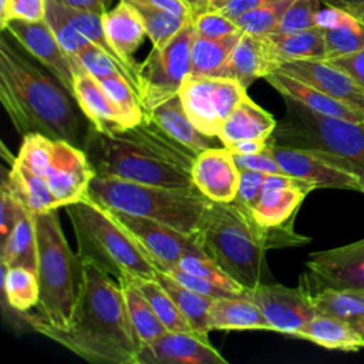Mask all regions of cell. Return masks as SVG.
<instances>
[{
    "mask_svg": "<svg viewBox=\"0 0 364 364\" xmlns=\"http://www.w3.org/2000/svg\"><path fill=\"white\" fill-rule=\"evenodd\" d=\"M30 327L78 357L102 364H138L141 340L129 318L119 282L88 262L71 323L58 328L38 314H27Z\"/></svg>",
    "mask_w": 364,
    "mask_h": 364,
    "instance_id": "1",
    "label": "cell"
},
{
    "mask_svg": "<svg viewBox=\"0 0 364 364\" xmlns=\"http://www.w3.org/2000/svg\"><path fill=\"white\" fill-rule=\"evenodd\" d=\"M82 149L100 176L179 189H198L192 166L198 154L168 135L151 117L129 128L90 127Z\"/></svg>",
    "mask_w": 364,
    "mask_h": 364,
    "instance_id": "2",
    "label": "cell"
},
{
    "mask_svg": "<svg viewBox=\"0 0 364 364\" xmlns=\"http://www.w3.org/2000/svg\"><path fill=\"white\" fill-rule=\"evenodd\" d=\"M0 101L21 136L40 132L82 148L91 122L73 92L27 60L4 31L0 38Z\"/></svg>",
    "mask_w": 364,
    "mask_h": 364,
    "instance_id": "3",
    "label": "cell"
},
{
    "mask_svg": "<svg viewBox=\"0 0 364 364\" xmlns=\"http://www.w3.org/2000/svg\"><path fill=\"white\" fill-rule=\"evenodd\" d=\"M294 219L273 228L262 226L252 212L232 202H212L195 242L245 289L264 283L266 250L301 246L311 237L293 229Z\"/></svg>",
    "mask_w": 364,
    "mask_h": 364,
    "instance_id": "4",
    "label": "cell"
},
{
    "mask_svg": "<svg viewBox=\"0 0 364 364\" xmlns=\"http://www.w3.org/2000/svg\"><path fill=\"white\" fill-rule=\"evenodd\" d=\"M87 195L107 209L144 216L195 237L213 200L199 189L141 183L94 175Z\"/></svg>",
    "mask_w": 364,
    "mask_h": 364,
    "instance_id": "5",
    "label": "cell"
},
{
    "mask_svg": "<svg viewBox=\"0 0 364 364\" xmlns=\"http://www.w3.org/2000/svg\"><path fill=\"white\" fill-rule=\"evenodd\" d=\"M81 262H88L119 280L155 279L158 269L145 250L88 195L65 206Z\"/></svg>",
    "mask_w": 364,
    "mask_h": 364,
    "instance_id": "6",
    "label": "cell"
},
{
    "mask_svg": "<svg viewBox=\"0 0 364 364\" xmlns=\"http://www.w3.org/2000/svg\"><path fill=\"white\" fill-rule=\"evenodd\" d=\"M286 115L270 136V142L304 149L354 175L364 189V122L323 115L301 102L283 97Z\"/></svg>",
    "mask_w": 364,
    "mask_h": 364,
    "instance_id": "7",
    "label": "cell"
},
{
    "mask_svg": "<svg viewBox=\"0 0 364 364\" xmlns=\"http://www.w3.org/2000/svg\"><path fill=\"white\" fill-rule=\"evenodd\" d=\"M37 236L38 316L54 327L71 323L82 280V262L67 243L57 209L33 213Z\"/></svg>",
    "mask_w": 364,
    "mask_h": 364,
    "instance_id": "8",
    "label": "cell"
},
{
    "mask_svg": "<svg viewBox=\"0 0 364 364\" xmlns=\"http://www.w3.org/2000/svg\"><path fill=\"white\" fill-rule=\"evenodd\" d=\"M16 159L47 179L60 208L85 196L95 175L82 148L40 132L23 135Z\"/></svg>",
    "mask_w": 364,
    "mask_h": 364,
    "instance_id": "9",
    "label": "cell"
},
{
    "mask_svg": "<svg viewBox=\"0 0 364 364\" xmlns=\"http://www.w3.org/2000/svg\"><path fill=\"white\" fill-rule=\"evenodd\" d=\"M195 38L192 20L162 48L152 51L138 67V98L145 112L178 95L191 73V46Z\"/></svg>",
    "mask_w": 364,
    "mask_h": 364,
    "instance_id": "10",
    "label": "cell"
},
{
    "mask_svg": "<svg viewBox=\"0 0 364 364\" xmlns=\"http://www.w3.org/2000/svg\"><path fill=\"white\" fill-rule=\"evenodd\" d=\"M246 90L232 78L188 74L178 95L192 124L200 132L218 136L228 117L247 97Z\"/></svg>",
    "mask_w": 364,
    "mask_h": 364,
    "instance_id": "11",
    "label": "cell"
},
{
    "mask_svg": "<svg viewBox=\"0 0 364 364\" xmlns=\"http://www.w3.org/2000/svg\"><path fill=\"white\" fill-rule=\"evenodd\" d=\"M114 219L132 235L161 272L176 267L186 255H205L193 237L152 219L108 209Z\"/></svg>",
    "mask_w": 364,
    "mask_h": 364,
    "instance_id": "12",
    "label": "cell"
},
{
    "mask_svg": "<svg viewBox=\"0 0 364 364\" xmlns=\"http://www.w3.org/2000/svg\"><path fill=\"white\" fill-rule=\"evenodd\" d=\"M245 297L253 300L273 331L297 337L309 321L318 314L311 301V293L303 283L299 287L262 283L255 289H246Z\"/></svg>",
    "mask_w": 364,
    "mask_h": 364,
    "instance_id": "13",
    "label": "cell"
},
{
    "mask_svg": "<svg viewBox=\"0 0 364 364\" xmlns=\"http://www.w3.org/2000/svg\"><path fill=\"white\" fill-rule=\"evenodd\" d=\"M4 33H9L16 43L40 61L67 90L73 92L74 77L82 70V65L61 47L46 20H10Z\"/></svg>",
    "mask_w": 364,
    "mask_h": 364,
    "instance_id": "14",
    "label": "cell"
},
{
    "mask_svg": "<svg viewBox=\"0 0 364 364\" xmlns=\"http://www.w3.org/2000/svg\"><path fill=\"white\" fill-rule=\"evenodd\" d=\"M316 290H364V239L336 249L310 253L307 262Z\"/></svg>",
    "mask_w": 364,
    "mask_h": 364,
    "instance_id": "15",
    "label": "cell"
},
{
    "mask_svg": "<svg viewBox=\"0 0 364 364\" xmlns=\"http://www.w3.org/2000/svg\"><path fill=\"white\" fill-rule=\"evenodd\" d=\"M267 149L272 152L286 175L299 178L304 182L314 185L316 188L347 189L364 193L358 178L331 165L330 162L324 161L313 152L280 146L270 142V139L267 144Z\"/></svg>",
    "mask_w": 364,
    "mask_h": 364,
    "instance_id": "16",
    "label": "cell"
},
{
    "mask_svg": "<svg viewBox=\"0 0 364 364\" xmlns=\"http://www.w3.org/2000/svg\"><path fill=\"white\" fill-rule=\"evenodd\" d=\"M226 358L196 333L166 331L144 344L138 353V364H226Z\"/></svg>",
    "mask_w": 364,
    "mask_h": 364,
    "instance_id": "17",
    "label": "cell"
},
{
    "mask_svg": "<svg viewBox=\"0 0 364 364\" xmlns=\"http://www.w3.org/2000/svg\"><path fill=\"white\" fill-rule=\"evenodd\" d=\"M274 71H280L300 80L364 114V91L351 80L350 75L327 60L284 61Z\"/></svg>",
    "mask_w": 364,
    "mask_h": 364,
    "instance_id": "18",
    "label": "cell"
},
{
    "mask_svg": "<svg viewBox=\"0 0 364 364\" xmlns=\"http://www.w3.org/2000/svg\"><path fill=\"white\" fill-rule=\"evenodd\" d=\"M314 185L284 173H267L262 193L252 209L253 218L264 228L294 219L304 198Z\"/></svg>",
    "mask_w": 364,
    "mask_h": 364,
    "instance_id": "19",
    "label": "cell"
},
{
    "mask_svg": "<svg viewBox=\"0 0 364 364\" xmlns=\"http://www.w3.org/2000/svg\"><path fill=\"white\" fill-rule=\"evenodd\" d=\"M192 179L195 186L210 200L232 202L237 193L240 169L226 146H213L195 158Z\"/></svg>",
    "mask_w": 364,
    "mask_h": 364,
    "instance_id": "20",
    "label": "cell"
},
{
    "mask_svg": "<svg viewBox=\"0 0 364 364\" xmlns=\"http://www.w3.org/2000/svg\"><path fill=\"white\" fill-rule=\"evenodd\" d=\"M102 26L109 44L117 51L124 65L128 68L134 81L135 91L138 94L139 64L134 61L132 55L146 36L138 10L128 0H119L117 6L102 14Z\"/></svg>",
    "mask_w": 364,
    "mask_h": 364,
    "instance_id": "21",
    "label": "cell"
},
{
    "mask_svg": "<svg viewBox=\"0 0 364 364\" xmlns=\"http://www.w3.org/2000/svg\"><path fill=\"white\" fill-rule=\"evenodd\" d=\"M273 71L274 64L267 53L263 37L242 31L240 38L216 75L232 78L247 88L256 80L264 78Z\"/></svg>",
    "mask_w": 364,
    "mask_h": 364,
    "instance_id": "22",
    "label": "cell"
},
{
    "mask_svg": "<svg viewBox=\"0 0 364 364\" xmlns=\"http://www.w3.org/2000/svg\"><path fill=\"white\" fill-rule=\"evenodd\" d=\"M264 80L283 97L293 98L301 102L304 107L314 112L344 118L354 122H364V114L350 108L348 105L340 102L338 100L318 91L317 88L296 80L280 71H273L264 77Z\"/></svg>",
    "mask_w": 364,
    "mask_h": 364,
    "instance_id": "23",
    "label": "cell"
},
{
    "mask_svg": "<svg viewBox=\"0 0 364 364\" xmlns=\"http://www.w3.org/2000/svg\"><path fill=\"white\" fill-rule=\"evenodd\" d=\"M73 94L94 128L100 131L125 128L119 111L111 102L98 80L84 68L74 77Z\"/></svg>",
    "mask_w": 364,
    "mask_h": 364,
    "instance_id": "24",
    "label": "cell"
},
{
    "mask_svg": "<svg viewBox=\"0 0 364 364\" xmlns=\"http://www.w3.org/2000/svg\"><path fill=\"white\" fill-rule=\"evenodd\" d=\"M262 37L274 70L291 60H326L324 34L317 26L297 33H269Z\"/></svg>",
    "mask_w": 364,
    "mask_h": 364,
    "instance_id": "25",
    "label": "cell"
},
{
    "mask_svg": "<svg viewBox=\"0 0 364 364\" xmlns=\"http://www.w3.org/2000/svg\"><path fill=\"white\" fill-rule=\"evenodd\" d=\"M145 114L151 117L168 135H171L173 139L192 149L198 155L209 148L219 146L216 144V139H219L218 136H209L200 132L192 124L183 109L179 95L166 100L165 102Z\"/></svg>",
    "mask_w": 364,
    "mask_h": 364,
    "instance_id": "26",
    "label": "cell"
},
{
    "mask_svg": "<svg viewBox=\"0 0 364 364\" xmlns=\"http://www.w3.org/2000/svg\"><path fill=\"white\" fill-rule=\"evenodd\" d=\"M276 125L273 115L247 95L228 117L218 136L223 146L239 139H270Z\"/></svg>",
    "mask_w": 364,
    "mask_h": 364,
    "instance_id": "27",
    "label": "cell"
},
{
    "mask_svg": "<svg viewBox=\"0 0 364 364\" xmlns=\"http://www.w3.org/2000/svg\"><path fill=\"white\" fill-rule=\"evenodd\" d=\"M209 327L210 330L273 331L259 306L245 296L213 299L209 307Z\"/></svg>",
    "mask_w": 364,
    "mask_h": 364,
    "instance_id": "28",
    "label": "cell"
},
{
    "mask_svg": "<svg viewBox=\"0 0 364 364\" xmlns=\"http://www.w3.org/2000/svg\"><path fill=\"white\" fill-rule=\"evenodd\" d=\"M310 293L318 314L338 318L364 336V290L324 287Z\"/></svg>",
    "mask_w": 364,
    "mask_h": 364,
    "instance_id": "29",
    "label": "cell"
},
{
    "mask_svg": "<svg viewBox=\"0 0 364 364\" xmlns=\"http://www.w3.org/2000/svg\"><path fill=\"white\" fill-rule=\"evenodd\" d=\"M297 337L328 350L358 351L364 348L363 334L350 324L324 314H316Z\"/></svg>",
    "mask_w": 364,
    "mask_h": 364,
    "instance_id": "30",
    "label": "cell"
},
{
    "mask_svg": "<svg viewBox=\"0 0 364 364\" xmlns=\"http://www.w3.org/2000/svg\"><path fill=\"white\" fill-rule=\"evenodd\" d=\"M7 181L13 188L14 193L21 200V203L31 213L60 208L58 200L50 191L47 179L31 171L28 166H26L16 158L11 162Z\"/></svg>",
    "mask_w": 364,
    "mask_h": 364,
    "instance_id": "31",
    "label": "cell"
},
{
    "mask_svg": "<svg viewBox=\"0 0 364 364\" xmlns=\"http://www.w3.org/2000/svg\"><path fill=\"white\" fill-rule=\"evenodd\" d=\"M1 262L9 267H27L37 273V236L34 215L24 210L1 243Z\"/></svg>",
    "mask_w": 364,
    "mask_h": 364,
    "instance_id": "32",
    "label": "cell"
},
{
    "mask_svg": "<svg viewBox=\"0 0 364 364\" xmlns=\"http://www.w3.org/2000/svg\"><path fill=\"white\" fill-rule=\"evenodd\" d=\"M155 280L159 282V284L166 290V293L171 296V299L175 301L183 317L191 324L192 330L208 338V334L210 330L209 327V307L213 301L212 297L199 294L179 282H176L173 277L166 274L165 272L158 270Z\"/></svg>",
    "mask_w": 364,
    "mask_h": 364,
    "instance_id": "33",
    "label": "cell"
},
{
    "mask_svg": "<svg viewBox=\"0 0 364 364\" xmlns=\"http://www.w3.org/2000/svg\"><path fill=\"white\" fill-rule=\"evenodd\" d=\"M1 290L9 306L18 313L38 306V277L27 267H9L1 262Z\"/></svg>",
    "mask_w": 364,
    "mask_h": 364,
    "instance_id": "34",
    "label": "cell"
},
{
    "mask_svg": "<svg viewBox=\"0 0 364 364\" xmlns=\"http://www.w3.org/2000/svg\"><path fill=\"white\" fill-rule=\"evenodd\" d=\"M242 31L222 37L208 38L196 36L191 46V73L192 75H216L226 63L230 51L240 38Z\"/></svg>",
    "mask_w": 364,
    "mask_h": 364,
    "instance_id": "35",
    "label": "cell"
},
{
    "mask_svg": "<svg viewBox=\"0 0 364 364\" xmlns=\"http://www.w3.org/2000/svg\"><path fill=\"white\" fill-rule=\"evenodd\" d=\"M119 284L122 287L129 318L141 340V344H148L158 338L159 336H162L164 333H166V327L158 318L152 306L139 291V289L131 280L127 279L119 280Z\"/></svg>",
    "mask_w": 364,
    "mask_h": 364,
    "instance_id": "36",
    "label": "cell"
},
{
    "mask_svg": "<svg viewBox=\"0 0 364 364\" xmlns=\"http://www.w3.org/2000/svg\"><path fill=\"white\" fill-rule=\"evenodd\" d=\"M321 30L326 43V60L364 48V24L341 9H338L336 21Z\"/></svg>",
    "mask_w": 364,
    "mask_h": 364,
    "instance_id": "37",
    "label": "cell"
},
{
    "mask_svg": "<svg viewBox=\"0 0 364 364\" xmlns=\"http://www.w3.org/2000/svg\"><path fill=\"white\" fill-rule=\"evenodd\" d=\"M139 291L145 296V299L152 306L158 318L166 327L168 331H183V333H195L183 317L175 301L166 293V290L159 284L155 279H134L131 280Z\"/></svg>",
    "mask_w": 364,
    "mask_h": 364,
    "instance_id": "38",
    "label": "cell"
},
{
    "mask_svg": "<svg viewBox=\"0 0 364 364\" xmlns=\"http://www.w3.org/2000/svg\"><path fill=\"white\" fill-rule=\"evenodd\" d=\"M139 13L146 36L155 48L166 46L192 18L173 14L139 1H129Z\"/></svg>",
    "mask_w": 364,
    "mask_h": 364,
    "instance_id": "39",
    "label": "cell"
},
{
    "mask_svg": "<svg viewBox=\"0 0 364 364\" xmlns=\"http://www.w3.org/2000/svg\"><path fill=\"white\" fill-rule=\"evenodd\" d=\"M98 82L119 111L125 128L134 127L144 119L145 111L139 102L138 94L122 74L100 78Z\"/></svg>",
    "mask_w": 364,
    "mask_h": 364,
    "instance_id": "40",
    "label": "cell"
},
{
    "mask_svg": "<svg viewBox=\"0 0 364 364\" xmlns=\"http://www.w3.org/2000/svg\"><path fill=\"white\" fill-rule=\"evenodd\" d=\"M60 4V3H58ZM63 14L65 16V18L87 38L90 40L92 44H95L97 47H100L101 50H104L107 54H109L124 70L128 81L131 82V85L134 87V81L132 77L128 71V68L124 65V63L121 61V58L118 57L117 51L112 48V46L109 44L105 31H104V26H102V14L94 13V11H84V10H75V9H70L65 7L63 4H60ZM135 90V87H134Z\"/></svg>",
    "mask_w": 364,
    "mask_h": 364,
    "instance_id": "41",
    "label": "cell"
},
{
    "mask_svg": "<svg viewBox=\"0 0 364 364\" xmlns=\"http://www.w3.org/2000/svg\"><path fill=\"white\" fill-rule=\"evenodd\" d=\"M178 267L215 283L233 296H243L246 291L240 283H237L213 259L206 255H186L181 259Z\"/></svg>",
    "mask_w": 364,
    "mask_h": 364,
    "instance_id": "42",
    "label": "cell"
},
{
    "mask_svg": "<svg viewBox=\"0 0 364 364\" xmlns=\"http://www.w3.org/2000/svg\"><path fill=\"white\" fill-rule=\"evenodd\" d=\"M294 0H276L266 6L257 7L245 13L242 17L236 20L237 27L243 33L264 36L276 30L282 17L287 11V9L293 4Z\"/></svg>",
    "mask_w": 364,
    "mask_h": 364,
    "instance_id": "43",
    "label": "cell"
},
{
    "mask_svg": "<svg viewBox=\"0 0 364 364\" xmlns=\"http://www.w3.org/2000/svg\"><path fill=\"white\" fill-rule=\"evenodd\" d=\"M46 21L51 27L53 33L55 34L58 43L61 47L73 57L75 58L77 54L92 44L90 40H87L63 14L60 4L55 0H48L47 3V14ZM77 60V58H75Z\"/></svg>",
    "mask_w": 364,
    "mask_h": 364,
    "instance_id": "44",
    "label": "cell"
},
{
    "mask_svg": "<svg viewBox=\"0 0 364 364\" xmlns=\"http://www.w3.org/2000/svg\"><path fill=\"white\" fill-rule=\"evenodd\" d=\"M321 4V0H294L272 33H297L316 27Z\"/></svg>",
    "mask_w": 364,
    "mask_h": 364,
    "instance_id": "45",
    "label": "cell"
},
{
    "mask_svg": "<svg viewBox=\"0 0 364 364\" xmlns=\"http://www.w3.org/2000/svg\"><path fill=\"white\" fill-rule=\"evenodd\" d=\"M48 0H0V28L4 31L10 20H46Z\"/></svg>",
    "mask_w": 364,
    "mask_h": 364,
    "instance_id": "46",
    "label": "cell"
},
{
    "mask_svg": "<svg viewBox=\"0 0 364 364\" xmlns=\"http://www.w3.org/2000/svg\"><path fill=\"white\" fill-rule=\"evenodd\" d=\"M196 36L208 38H222L240 31L236 21L225 16L220 10H205L192 17Z\"/></svg>",
    "mask_w": 364,
    "mask_h": 364,
    "instance_id": "47",
    "label": "cell"
},
{
    "mask_svg": "<svg viewBox=\"0 0 364 364\" xmlns=\"http://www.w3.org/2000/svg\"><path fill=\"white\" fill-rule=\"evenodd\" d=\"M75 58L82 65V68L94 75L97 80L104 77H112L117 74H122L127 78L121 65L95 44H90L88 47L81 50Z\"/></svg>",
    "mask_w": 364,
    "mask_h": 364,
    "instance_id": "48",
    "label": "cell"
},
{
    "mask_svg": "<svg viewBox=\"0 0 364 364\" xmlns=\"http://www.w3.org/2000/svg\"><path fill=\"white\" fill-rule=\"evenodd\" d=\"M1 200H0V232H1V243L9 236L10 230L16 225L20 215L26 210V206L21 203L18 196L14 193L9 181H3L1 183Z\"/></svg>",
    "mask_w": 364,
    "mask_h": 364,
    "instance_id": "49",
    "label": "cell"
},
{
    "mask_svg": "<svg viewBox=\"0 0 364 364\" xmlns=\"http://www.w3.org/2000/svg\"><path fill=\"white\" fill-rule=\"evenodd\" d=\"M266 176H267V173H264V172H257V171H250V169L240 171L237 193H236V198L233 202L252 212L253 206L256 205V202L262 193Z\"/></svg>",
    "mask_w": 364,
    "mask_h": 364,
    "instance_id": "50",
    "label": "cell"
},
{
    "mask_svg": "<svg viewBox=\"0 0 364 364\" xmlns=\"http://www.w3.org/2000/svg\"><path fill=\"white\" fill-rule=\"evenodd\" d=\"M166 274H169L171 277H173L176 282H179L181 284H183L185 287L199 293V294H203V296H208V297H212V299H219V297H232L233 294L229 293L228 290L216 286L215 283L203 279V277H199L196 274H192V273H188L182 269H179L178 266L165 272Z\"/></svg>",
    "mask_w": 364,
    "mask_h": 364,
    "instance_id": "51",
    "label": "cell"
},
{
    "mask_svg": "<svg viewBox=\"0 0 364 364\" xmlns=\"http://www.w3.org/2000/svg\"><path fill=\"white\" fill-rule=\"evenodd\" d=\"M233 159L240 171L243 169H250V171H257V172H264V173H284L272 155V152L267 149L256 154H232ZM286 175V173H284Z\"/></svg>",
    "mask_w": 364,
    "mask_h": 364,
    "instance_id": "52",
    "label": "cell"
},
{
    "mask_svg": "<svg viewBox=\"0 0 364 364\" xmlns=\"http://www.w3.org/2000/svg\"><path fill=\"white\" fill-rule=\"evenodd\" d=\"M327 61L350 75L351 80L364 91V48Z\"/></svg>",
    "mask_w": 364,
    "mask_h": 364,
    "instance_id": "53",
    "label": "cell"
},
{
    "mask_svg": "<svg viewBox=\"0 0 364 364\" xmlns=\"http://www.w3.org/2000/svg\"><path fill=\"white\" fill-rule=\"evenodd\" d=\"M276 0H230L228 1L222 9L220 11L228 16L229 18L232 20H237L239 17H242L245 13L250 11V10H255L257 7H262V6H266L269 3H273Z\"/></svg>",
    "mask_w": 364,
    "mask_h": 364,
    "instance_id": "54",
    "label": "cell"
},
{
    "mask_svg": "<svg viewBox=\"0 0 364 364\" xmlns=\"http://www.w3.org/2000/svg\"><path fill=\"white\" fill-rule=\"evenodd\" d=\"M128 1H139V3L152 6V7H156L161 10H166L173 14L188 17V18L193 17L192 9L182 0H128Z\"/></svg>",
    "mask_w": 364,
    "mask_h": 364,
    "instance_id": "55",
    "label": "cell"
},
{
    "mask_svg": "<svg viewBox=\"0 0 364 364\" xmlns=\"http://www.w3.org/2000/svg\"><path fill=\"white\" fill-rule=\"evenodd\" d=\"M267 144H269V139H239V141H233L225 146L232 154L246 155V154H256V152L264 151Z\"/></svg>",
    "mask_w": 364,
    "mask_h": 364,
    "instance_id": "56",
    "label": "cell"
},
{
    "mask_svg": "<svg viewBox=\"0 0 364 364\" xmlns=\"http://www.w3.org/2000/svg\"><path fill=\"white\" fill-rule=\"evenodd\" d=\"M55 1L65 7H70V9L104 14L107 11V6L109 4L111 0H55Z\"/></svg>",
    "mask_w": 364,
    "mask_h": 364,
    "instance_id": "57",
    "label": "cell"
},
{
    "mask_svg": "<svg viewBox=\"0 0 364 364\" xmlns=\"http://www.w3.org/2000/svg\"><path fill=\"white\" fill-rule=\"evenodd\" d=\"M324 6L341 9L364 24V0H321Z\"/></svg>",
    "mask_w": 364,
    "mask_h": 364,
    "instance_id": "58",
    "label": "cell"
},
{
    "mask_svg": "<svg viewBox=\"0 0 364 364\" xmlns=\"http://www.w3.org/2000/svg\"><path fill=\"white\" fill-rule=\"evenodd\" d=\"M182 1H185V3L192 9L193 16L198 14V13H200V11L210 10L209 6H208V3H206V0H182Z\"/></svg>",
    "mask_w": 364,
    "mask_h": 364,
    "instance_id": "59",
    "label": "cell"
},
{
    "mask_svg": "<svg viewBox=\"0 0 364 364\" xmlns=\"http://www.w3.org/2000/svg\"><path fill=\"white\" fill-rule=\"evenodd\" d=\"M230 0H206L210 10H220Z\"/></svg>",
    "mask_w": 364,
    "mask_h": 364,
    "instance_id": "60",
    "label": "cell"
}]
</instances>
